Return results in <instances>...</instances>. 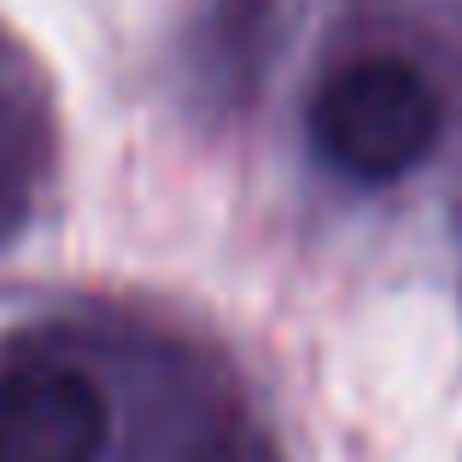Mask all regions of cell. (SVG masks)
Returning a JSON list of instances; mask_svg holds the SVG:
<instances>
[{
  "mask_svg": "<svg viewBox=\"0 0 462 462\" xmlns=\"http://www.w3.org/2000/svg\"><path fill=\"white\" fill-rule=\"evenodd\" d=\"M439 141V94L410 59H346L310 100V147L357 188L404 181Z\"/></svg>",
  "mask_w": 462,
  "mask_h": 462,
  "instance_id": "6da1fadb",
  "label": "cell"
},
{
  "mask_svg": "<svg viewBox=\"0 0 462 462\" xmlns=\"http://www.w3.org/2000/svg\"><path fill=\"white\" fill-rule=\"evenodd\" d=\"M112 410L77 363L0 369V462H100Z\"/></svg>",
  "mask_w": 462,
  "mask_h": 462,
  "instance_id": "7a4b0ae2",
  "label": "cell"
},
{
  "mask_svg": "<svg viewBox=\"0 0 462 462\" xmlns=\"http://www.w3.org/2000/svg\"><path fill=\"white\" fill-rule=\"evenodd\" d=\"M270 47H275V0H217L205 18V59H199L205 88L235 100L240 88L258 82Z\"/></svg>",
  "mask_w": 462,
  "mask_h": 462,
  "instance_id": "3957f363",
  "label": "cell"
},
{
  "mask_svg": "<svg viewBox=\"0 0 462 462\" xmlns=\"http://www.w3.org/2000/svg\"><path fill=\"white\" fill-rule=\"evenodd\" d=\"M188 462H275V451H270L263 433H252L246 421H240V428H217L211 439H199V451Z\"/></svg>",
  "mask_w": 462,
  "mask_h": 462,
  "instance_id": "277c9868",
  "label": "cell"
}]
</instances>
